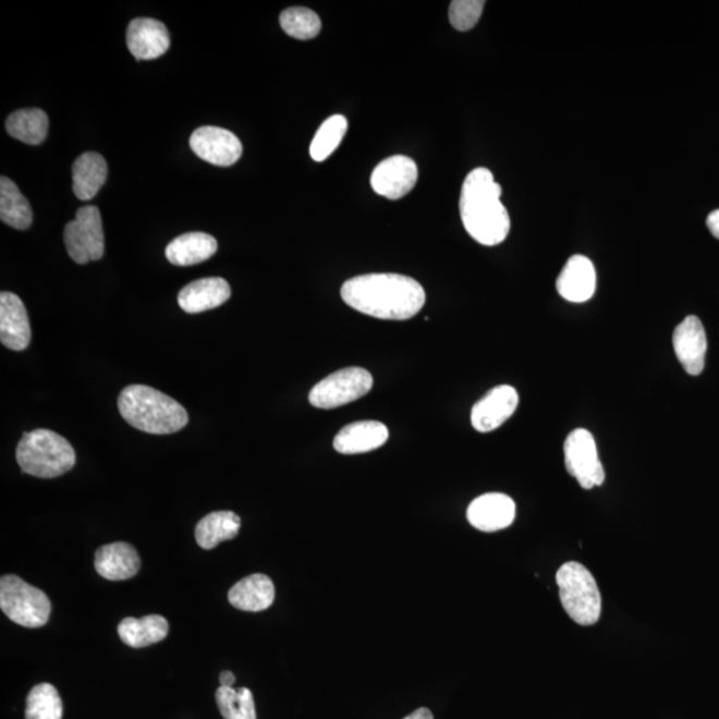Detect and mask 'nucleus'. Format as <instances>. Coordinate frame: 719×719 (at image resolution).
Returning a JSON list of instances; mask_svg holds the SVG:
<instances>
[{"label":"nucleus","instance_id":"1","mask_svg":"<svg viewBox=\"0 0 719 719\" xmlns=\"http://www.w3.org/2000/svg\"><path fill=\"white\" fill-rule=\"evenodd\" d=\"M341 297L351 308L381 320H407L425 304V291L415 279L398 273H369L345 281Z\"/></svg>","mask_w":719,"mask_h":719},{"label":"nucleus","instance_id":"2","mask_svg":"<svg viewBox=\"0 0 719 719\" xmlns=\"http://www.w3.org/2000/svg\"><path fill=\"white\" fill-rule=\"evenodd\" d=\"M501 185L488 168H476L461 190L460 215L465 230L477 243L493 247L511 231V219L501 203Z\"/></svg>","mask_w":719,"mask_h":719},{"label":"nucleus","instance_id":"3","mask_svg":"<svg viewBox=\"0 0 719 719\" xmlns=\"http://www.w3.org/2000/svg\"><path fill=\"white\" fill-rule=\"evenodd\" d=\"M118 406L125 422L144 434H176L188 424V413L182 404L147 386L124 388Z\"/></svg>","mask_w":719,"mask_h":719},{"label":"nucleus","instance_id":"4","mask_svg":"<svg viewBox=\"0 0 719 719\" xmlns=\"http://www.w3.org/2000/svg\"><path fill=\"white\" fill-rule=\"evenodd\" d=\"M16 461L23 473L38 478L63 476L74 467V448L63 436L48 429L24 434L16 448Z\"/></svg>","mask_w":719,"mask_h":719},{"label":"nucleus","instance_id":"5","mask_svg":"<svg viewBox=\"0 0 719 719\" xmlns=\"http://www.w3.org/2000/svg\"><path fill=\"white\" fill-rule=\"evenodd\" d=\"M563 610L581 626H592L601 617L602 599L593 574L580 562H566L556 574Z\"/></svg>","mask_w":719,"mask_h":719},{"label":"nucleus","instance_id":"6","mask_svg":"<svg viewBox=\"0 0 719 719\" xmlns=\"http://www.w3.org/2000/svg\"><path fill=\"white\" fill-rule=\"evenodd\" d=\"M0 608L11 621L29 629L45 626L51 614L46 593L12 574L0 580Z\"/></svg>","mask_w":719,"mask_h":719},{"label":"nucleus","instance_id":"7","mask_svg":"<svg viewBox=\"0 0 719 719\" xmlns=\"http://www.w3.org/2000/svg\"><path fill=\"white\" fill-rule=\"evenodd\" d=\"M374 387V377L367 369L344 368L316 383L309 392V403L320 410H333L364 398Z\"/></svg>","mask_w":719,"mask_h":719},{"label":"nucleus","instance_id":"8","mask_svg":"<svg viewBox=\"0 0 719 719\" xmlns=\"http://www.w3.org/2000/svg\"><path fill=\"white\" fill-rule=\"evenodd\" d=\"M64 244L69 256L76 264H87L103 257L105 233L98 207L77 209L76 219L65 226Z\"/></svg>","mask_w":719,"mask_h":719},{"label":"nucleus","instance_id":"9","mask_svg":"<svg viewBox=\"0 0 719 719\" xmlns=\"http://www.w3.org/2000/svg\"><path fill=\"white\" fill-rule=\"evenodd\" d=\"M569 475L577 479L581 488L592 489L605 482V471L598 458L595 437L586 429H574L563 443Z\"/></svg>","mask_w":719,"mask_h":719},{"label":"nucleus","instance_id":"10","mask_svg":"<svg viewBox=\"0 0 719 719\" xmlns=\"http://www.w3.org/2000/svg\"><path fill=\"white\" fill-rule=\"evenodd\" d=\"M417 178L415 161L404 155H394L375 168L370 184L377 195L399 200L415 188Z\"/></svg>","mask_w":719,"mask_h":719},{"label":"nucleus","instance_id":"11","mask_svg":"<svg viewBox=\"0 0 719 719\" xmlns=\"http://www.w3.org/2000/svg\"><path fill=\"white\" fill-rule=\"evenodd\" d=\"M190 146L200 159L214 166L230 167L242 158V142L231 131L211 127L197 129L191 135Z\"/></svg>","mask_w":719,"mask_h":719},{"label":"nucleus","instance_id":"12","mask_svg":"<svg viewBox=\"0 0 719 719\" xmlns=\"http://www.w3.org/2000/svg\"><path fill=\"white\" fill-rule=\"evenodd\" d=\"M519 406V393L511 386H499L478 400L472 407L471 422L479 434L500 428L513 416Z\"/></svg>","mask_w":719,"mask_h":719},{"label":"nucleus","instance_id":"13","mask_svg":"<svg viewBox=\"0 0 719 719\" xmlns=\"http://www.w3.org/2000/svg\"><path fill=\"white\" fill-rule=\"evenodd\" d=\"M677 358L688 375L698 376L705 368L706 332L697 316H687L673 333Z\"/></svg>","mask_w":719,"mask_h":719},{"label":"nucleus","instance_id":"14","mask_svg":"<svg viewBox=\"0 0 719 719\" xmlns=\"http://www.w3.org/2000/svg\"><path fill=\"white\" fill-rule=\"evenodd\" d=\"M467 521L482 532H499L513 524L515 503L502 493H487L473 500L466 511Z\"/></svg>","mask_w":719,"mask_h":719},{"label":"nucleus","instance_id":"15","mask_svg":"<svg viewBox=\"0 0 719 719\" xmlns=\"http://www.w3.org/2000/svg\"><path fill=\"white\" fill-rule=\"evenodd\" d=\"M0 341L11 351H24L32 341L26 307L15 293H0Z\"/></svg>","mask_w":719,"mask_h":719},{"label":"nucleus","instance_id":"16","mask_svg":"<svg viewBox=\"0 0 719 719\" xmlns=\"http://www.w3.org/2000/svg\"><path fill=\"white\" fill-rule=\"evenodd\" d=\"M556 287L560 296L568 300V302L585 303L596 292V268L586 256L574 255L562 268Z\"/></svg>","mask_w":719,"mask_h":719},{"label":"nucleus","instance_id":"17","mask_svg":"<svg viewBox=\"0 0 719 719\" xmlns=\"http://www.w3.org/2000/svg\"><path fill=\"white\" fill-rule=\"evenodd\" d=\"M170 45V33L163 23L151 17H137L130 23L127 46L137 60H153L164 56Z\"/></svg>","mask_w":719,"mask_h":719},{"label":"nucleus","instance_id":"18","mask_svg":"<svg viewBox=\"0 0 719 719\" xmlns=\"http://www.w3.org/2000/svg\"><path fill=\"white\" fill-rule=\"evenodd\" d=\"M141 557L127 543H112L96 551L95 569L101 577L123 581L135 577L141 571Z\"/></svg>","mask_w":719,"mask_h":719},{"label":"nucleus","instance_id":"19","mask_svg":"<svg viewBox=\"0 0 719 719\" xmlns=\"http://www.w3.org/2000/svg\"><path fill=\"white\" fill-rule=\"evenodd\" d=\"M231 297V287L224 279L207 278L192 281L179 292L180 308L187 314H202L223 305Z\"/></svg>","mask_w":719,"mask_h":719},{"label":"nucleus","instance_id":"20","mask_svg":"<svg viewBox=\"0 0 719 719\" xmlns=\"http://www.w3.org/2000/svg\"><path fill=\"white\" fill-rule=\"evenodd\" d=\"M389 430L380 422H357L346 425L336 435L333 448L341 454L375 451L387 442Z\"/></svg>","mask_w":719,"mask_h":719},{"label":"nucleus","instance_id":"21","mask_svg":"<svg viewBox=\"0 0 719 719\" xmlns=\"http://www.w3.org/2000/svg\"><path fill=\"white\" fill-rule=\"evenodd\" d=\"M228 601L233 608L244 611H263L272 607L275 585L266 574H251L239 581L228 593Z\"/></svg>","mask_w":719,"mask_h":719},{"label":"nucleus","instance_id":"22","mask_svg":"<svg viewBox=\"0 0 719 719\" xmlns=\"http://www.w3.org/2000/svg\"><path fill=\"white\" fill-rule=\"evenodd\" d=\"M218 251V242L204 232H190L173 239L166 248L168 261L173 266L190 267L212 257Z\"/></svg>","mask_w":719,"mask_h":719},{"label":"nucleus","instance_id":"23","mask_svg":"<svg viewBox=\"0 0 719 719\" xmlns=\"http://www.w3.org/2000/svg\"><path fill=\"white\" fill-rule=\"evenodd\" d=\"M108 175V167L103 156L86 153L80 156L72 166V190L77 199L88 202L103 187Z\"/></svg>","mask_w":719,"mask_h":719},{"label":"nucleus","instance_id":"24","mask_svg":"<svg viewBox=\"0 0 719 719\" xmlns=\"http://www.w3.org/2000/svg\"><path fill=\"white\" fill-rule=\"evenodd\" d=\"M168 631V621L159 614H149L143 619L129 617L120 622L118 627L120 639L134 649L160 643L167 637Z\"/></svg>","mask_w":719,"mask_h":719},{"label":"nucleus","instance_id":"25","mask_svg":"<svg viewBox=\"0 0 719 719\" xmlns=\"http://www.w3.org/2000/svg\"><path fill=\"white\" fill-rule=\"evenodd\" d=\"M240 527L242 520L236 513L230 511L209 513L196 525V543L203 549H214L220 543L235 538Z\"/></svg>","mask_w":719,"mask_h":719},{"label":"nucleus","instance_id":"26","mask_svg":"<svg viewBox=\"0 0 719 719\" xmlns=\"http://www.w3.org/2000/svg\"><path fill=\"white\" fill-rule=\"evenodd\" d=\"M0 219L15 230H27L33 223V209L17 185L9 178L0 179Z\"/></svg>","mask_w":719,"mask_h":719},{"label":"nucleus","instance_id":"27","mask_svg":"<svg viewBox=\"0 0 719 719\" xmlns=\"http://www.w3.org/2000/svg\"><path fill=\"white\" fill-rule=\"evenodd\" d=\"M5 130L17 141L38 146L46 141L48 134L47 113L38 108L16 111L5 120Z\"/></svg>","mask_w":719,"mask_h":719},{"label":"nucleus","instance_id":"28","mask_svg":"<svg viewBox=\"0 0 719 719\" xmlns=\"http://www.w3.org/2000/svg\"><path fill=\"white\" fill-rule=\"evenodd\" d=\"M63 704L51 683H40L27 695L26 719H62Z\"/></svg>","mask_w":719,"mask_h":719},{"label":"nucleus","instance_id":"29","mask_svg":"<svg viewBox=\"0 0 719 719\" xmlns=\"http://www.w3.org/2000/svg\"><path fill=\"white\" fill-rule=\"evenodd\" d=\"M348 130V120L343 115L328 118L316 132L309 153L315 161H324L339 148Z\"/></svg>","mask_w":719,"mask_h":719},{"label":"nucleus","instance_id":"30","mask_svg":"<svg viewBox=\"0 0 719 719\" xmlns=\"http://www.w3.org/2000/svg\"><path fill=\"white\" fill-rule=\"evenodd\" d=\"M216 704L224 719H256L254 695L247 687H223L216 691Z\"/></svg>","mask_w":719,"mask_h":719},{"label":"nucleus","instance_id":"31","mask_svg":"<svg viewBox=\"0 0 719 719\" xmlns=\"http://www.w3.org/2000/svg\"><path fill=\"white\" fill-rule=\"evenodd\" d=\"M281 28L300 40L316 38L321 32V21L316 12L305 8H291L281 12Z\"/></svg>","mask_w":719,"mask_h":719},{"label":"nucleus","instance_id":"32","mask_svg":"<svg viewBox=\"0 0 719 719\" xmlns=\"http://www.w3.org/2000/svg\"><path fill=\"white\" fill-rule=\"evenodd\" d=\"M484 0H454L449 8V21L459 32H470L484 11Z\"/></svg>","mask_w":719,"mask_h":719},{"label":"nucleus","instance_id":"33","mask_svg":"<svg viewBox=\"0 0 719 719\" xmlns=\"http://www.w3.org/2000/svg\"><path fill=\"white\" fill-rule=\"evenodd\" d=\"M706 224L707 228H709L711 235L719 240V209H716V211H712L707 216Z\"/></svg>","mask_w":719,"mask_h":719},{"label":"nucleus","instance_id":"34","mask_svg":"<svg viewBox=\"0 0 719 719\" xmlns=\"http://www.w3.org/2000/svg\"><path fill=\"white\" fill-rule=\"evenodd\" d=\"M235 681V674H233L232 671H223V673L220 674V686L232 687Z\"/></svg>","mask_w":719,"mask_h":719},{"label":"nucleus","instance_id":"35","mask_svg":"<svg viewBox=\"0 0 719 719\" xmlns=\"http://www.w3.org/2000/svg\"><path fill=\"white\" fill-rule=\"evenodd\" d=\"M404 719H434V715H431L427 707H422V709L413 711L412 715L405 717Z\"/></svg>","mask_w":719,"mask_h":719}]
</instances>
